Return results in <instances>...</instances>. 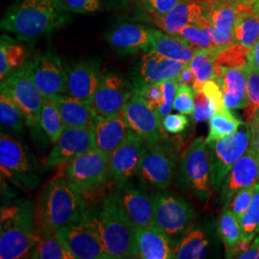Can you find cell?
I'll use <instances>...</instances> for the list:
<instances>
[{
    "label": "cell",
    "mask_w": 259,
    "mask_h": 259,
    "mask_svg": "<svg viewBox=\"0 0 259 259\" xmlns=\"http://www.w3.org/2000/svg\"><path fill=\"white\" fill-rule=\"evenodd\" d=\"M218 232L226 246L232 248L243 238L240 221L231 208H225L218 224Z\"/></svg>",
    "instance_id": "obj_38"
},
{
    "label": "cell",
    "mask_w": 259,
    "mask_h": 259,
    "mask_svg": "<svg viewBox=\"0 0 259 259\" xmlns=\"http://www.w3.org/2000/svg\"><path fill=\"white\" fill-rule=\"evenodd\" d=\"M65 177L83 193L95 191L109 181V157L96 147L91 149L67 163Z\"/></svg>",
    "instance_id": "obj_7"
},
{
    "label": "cell",
    "mask_w": 259,
    "mask_h": 259,
    "mask_svg": "<svg viewBox=\"0 0 259 259\" xmlns=\"http://www.w3.org/2000/svg\"><path fill=\"white\" fill-rule=\"evenodd\" d=\"M57 237L74 259H111L93 228L82 220L56 231Z\"/></svg>",
    "instance_id": "obj_10"
},
{
    "label": "cell",
    "mask_w": 259,
    "mask_h": 259,
    "mask_svg": "<svg viewBox=\"0 0 259 259\" xmlns=\"http://www.w3.org/2000/svg\"><path fill=\"white\" fill-rule=\"evenodd\" d=\"M0 49H2L5 52L11 72L19 69L22 65H25L27 53L24 47L17 44V41L12 37L7 35L1 36Z\"/></svg>",
    "instance_id": "obj_42"
},
{
    "label": "cell",
    "mask_w": 259,
    "mask_h": 259,
    "mask_svg": "<svg viewBox=\"0 0 259 259\" xmlns=\"http://www.w3.org/2000/svg\"><path fill=\"white\" fill-rule=\"evenodd\" d=\"M247 74V94L248 104L244 108V116L247 123H250L259 111V70L248 63L245 65Z\"/></svg>",
    "instance_id": "obj_39"
},
{
    "label": "cell",
    "mask_w": 259,
    "mask_h": 259,
    "mask_svg": "<svg viewBox=\"0 0 259 259\" xmlns=\"http://www.w3.org/2000/svg\"><path fill=\"white\" fill-rule=\"evenodd\" d=\"M139 258H172L170 237L156 225L136 229Z\"/></svg>",
    "instance_id": "obj_26"
},
{
    "label": "cell",
    "mask_w": 259,
    "mask_h": 259,
    "mask_svg": "<svg viewBox=\"0 0 259 259\" xmlns=\"http://www.w3.org/2000/svg\"><path fill=\"white\" fill-rule=\"evenodd\" d=\"M154 225L170 239L185 234L193 220V210L184 199L169 192L153 195Z\"/></svg>",
    "instance_id": "obj_9"
},
{
    "label": "cell",
    "mask_w": 259,
    "mask_h": 259,
    "mask_svg": "<svg viewBox=\"0 0 259 259\" xmlns=\"http://www.w3.org/2000/svg\"><path fill=\"white\" fill-rule=\"evenodd\" d=\"M256 185V184H255ZM255 185L247 186L237 191L232 197L231 202L229 203V208L232 209V212L236 215V217L240 221L242 216L247 211L250 206V202L255 190Z\"/></svg>",
    "instance_id": "obj_45"
},
{
    "label": "cell",
    "mask_w": 259,
    "mask_h": 259,
    "mask_svg": "<svg viewBox=\"0 0 259 259\" xmlns=\"http://www.w3.org/2000/svg\"><path fill=\"white\" fill-rule=\"evenodd\" d=\"M214 108L205 93L199 90L194 91V111L192 113L195 122L209 120L214 114Z\"/></svg>",
    "instance_id": "obj_47"
},
{
    "label": "cell",
    "mask_w": 259,
    "mask_h": 259,
    "mask_svg": "<svg viewBox=\"0 0 259 259\" xmlns=\"http://www.w3.org/2000/svg\"><path fill=\"white\" fill-rule=\"evenodd\" d=\"M250 49L233 41L216 52L214 65L222 67H244L249 63Z\"/></svg>",
    "instance_id": "obj_36"
},
{
    "label": "cell",
    "mask_w": 259,
    "mask_h": 259,
    "mask_svg": "<svg viewBox=\"0 0 259 259\" xmlns=\"http://www.w3.org/2000/svg\"><path fill=\"white\" fill-rule=\"evenodd\" d=\"M147 146L144 139L131 131L126 140L109 157V183L124 184L137 175Z\"/></svg>",
    "instance_id": "obj_12"
},
{
    "label": "cell",
    "mask_w": 259,
    "mask_h": 259,
    "mask_svg": "<svg viewBox=\"0 0 259 259\" xmlns=\"http://www.w3.org/2000/svg\"><path fill=\"white\" fill-rule=\"evenodd\" d=\"M83 220L97 233L111 259L139 257L136 228L110 195L94 209L88 208Z\"/></svg>",
    "instance_id": "obj_2"
},
{
    "label": "cell",
    "mask_w": 259,
    "mask_h": 259,
    "mask_svg": "<svg viewBox=\"0 0 259 259\" xmlns=\"http://www.w3.org/2000/svg\"><path fill=\"white\" fill-rule=\"evenodd\" d=\"M130 130L145 140L147 145L157 143L161 136V119L139 93L134 91L123 110Z\"/></svg>",
    "instance_id": "obj_16"
},
{
    "label": "cell",
    "mask_w": 259,
    "mask_h": 259,
    "mask_svg": "<svg viewBox=\"0 0 259 259\" xmlns=\"http://www.w3.org/2000/svg\"><path fill=\"white\" fill-rule=\"evenodd\" d=\"M215 80L220 83L224 104L229 110L243 109L248 104L247 74L244 67H222L214 65Z\"/></svg>",
    "instance_id": "obj_22"
},
{
    "label": "cell",
    "mask_w": 259,
    "mask_h": 259,
    "mask_svg": "<svg viewBox=\"0 0 259 259\" xmlns=\"http://www.w3.org/2000/svg\"><path fill=\"white\" fill-rule=\"evenodd\" d=\"M250 125L243 122L236 132L225 139L217 140L209 146L211 185L218 190L222 186L230 170L249 148L250 143Z\"/></svg>",
    "instance_id": "obj_6"
},
{
    "label": "cell",
    "mask_w": 259,
    "mask_h": 259,
    "mask_svg": "<svg viewBox=\"0 0 259 259\" xmlns=\"http://www.w3.org/2000/svg\"><path fill=\"white\" fill-rule=\"evenodd\" d=\"M134 91L139 93L143 99L148 104L149 107L157 111L162 104V89L161 83L133 84Z\"/></svg>",
    "instance_id": "obj_44"
},
{
    "label": "cell",
    "mask_w": 259,
    "mask_h": 259,
    "mask_svg": "<svg viewBox=\"0 0 259 259\" xmlns=\"http://www.w3.org/2000/svg\"><path fill=\"white\" fill-rule=\"evenodd\" d=\"M195 24L202 28L208 34L215 48L228 47L234 41L232 30H223L221 28L214 25L205 12H204V14L197 20Z\"/></svg>",
    "instance_id": "obj_41"
},
{
    "label": "cell",
    "mask_w": 259,
    "mask_h": 259,
    "mask_svg": "<svg viewBox=\"0 0 259 259\" xmlns=\"http://www.w3.org/2000/svg\"><path fill=\"white\" fill-rule=\"evenodd\" d=\"M204 11L203 0H180L165 15L154 17L153 19L160 30L167 34L176 35L182 28L196 23Z\"/></svg>",
    "instance_id": "obj_25"
},
{
    "label": "cell",
    "mask_w": 259,
    "mask_h": 259,
    "mask_svg": "<svg viewBox=\"0 0 259 259\" xmlns=\"http://www.w3.org/2000/svg\"><path fill=\"white\" fill-rule=\"evenodd\" d=\"M259 183V156L250 143L246 153L234 163L222 185V197L229 204L234 194L242 188Z\"/></svg>",
    "instance_id": "obj_19"
},
{
    "label": "cell",
    "mask_w": 259,
    "mask_h": 259,
    "mask_svg": "<svg viewBox=\"0 0 259 259\" xmlns=\"http://www.w3.org/2000/svg\"><path fill=\"white\" fill-rule=\"evenodd\" d=\"M249 1H250V3H251V4H252V3H254V2H256V1H257V0H249Z\"/></svg>",
    "instance_id": "obj_58"
},
{
    "label": "cell",
    "mask_w": 259,
    "mask_h": 259,
    "mask_svg": "<svg viewBox=\"0 0 259 259\" xmlns=\"http://www.w3.org/2000/svg\"><path fill=\"white\" fill-rule=\"evenodd\" d=\"M239 259H259V235L250 243V248L237 256Z\"/></svg>",
    "instance_id": "obj_54"
},
{
    "label": "cell",
    "mask_w": 259,
    "mask_h": 259,
    "mask_svg": "<svg viewBox=\"0 0 259 259\" xmlns=\"http://www.w3.org/2000/svg\"><path fill=\"white\" fill-rule=\"evenodd\" d=\"M82 193L65 178L52 181L39 198L38 230L56 232L65 225L82 221L88 211Z\"/></svg>",
    "instance_id": "obj_3"
},
{
    "label": "cell",
    "mask_w": 259,
    "mask_h": 259,
    "mask_svg": "<svg viewBox=\"0 0 259 259\" xmlns=\"http://www.w3.org/2000/svg\"><path fill=\"white\" fill-rule=\"evenodd\" d=\"M208 244V239L202 230L188 229L184 238L174 248L172 258H204L207 252Z\"/></svg>",
    "instance_id": "obj_30"
},
{
    "label": "cell",
    "mask_w": 259,
    "mask_h": 259,
    "mask_svg": "<svg viewBox=\"0 0 259 259\" xmlns=\"http://www.w3.org/2000/svg\"><path fill=\"white\" fill-rule=\"evenodd\" d=\"M178 37H182L196 50L199 49H213L215 48L208 34L202 28L197 26L195 23L188 24L182 28L176 34Z\"/></svg>",
    "instance_id": "obj_43"
},
{
    "label": "cell",
    "mask_w": 259,
    "mask_h": 259,
    "mask_svg": "<svg viewBox=\"0 0 259 259\" xmlns=\"http://www.w3.org/2000/svg\"><path fill=\"white\" fill-rule=\"evenodd\" d=\"M32 76L45 99L66 95L67 70L58 56L48 51L30 61Z\"/></svg>",
    "instance_id": "obj_13"
},
{
    "label": "cell",
    "mask_w": 259,
    "mask_h": 259,
    "mask_svg": "<svg viewBox=\"0 0 259 259\" xmlns=\"http://www.w3.org/2000/svg\"><path fill=\"white\" fill-rule=\"evenodd\" d=\"M67 12L75 14L93 13L100 8L99 0H60Z\"/></svg>",
    "instance_id": "obj_49"
},
{
    "label": "cell",
    "mask_w": 259,
    "mask_h": 259,
    "mask_svg": "<svg viewBox=\"0 0 259 259\" xmlns=\"http://www.w3.org/2000/svg\"><path fill=\"white\" fill-rule=\"evenodd\" d=\"M144 7L153 17L163 16L176 6L180 0H141Z\"/></svg>",
    "instance_id": "obj_51"
},
{
    "label": "cell",
    "mask_w": 259,
    "mask_h": 259,
    "mask_svg": "<svg viewBox=\"0 0 259 259\" xmlns=\"http://www.w3.org/2000/svg\"><path fill=\"white\" fill-rule=\"evenodd\" d=\"M137 175L142 185L165 189L171 185L174 176L173 158L158 142L148 145Z\"/></svg>",
    "instance_id": "obj_15"
},
{
    "label": "cell",
    "mask_w": 259,
    "mask_h": 259,
    "mask_svg": "<svg viewBox=\"0 0 259 259\" xmlns=\"http://www.w3.org/2000/svg\"><path fill=\"white\" fill-rule=\"evenodd\" d=\"M24 116L18 105L9 94L1 91L0 94V121L1 125L11 131L21 133L23 131Z\"/></svg>",
    "instance_id": "obj_37"
},
{
    "label": "cell",
    "mask_w": 259,
    "mask_h": 259,
    "mask_svg": "<svg viewBox=\"0 0 259 259\" xmlns=\"http://www.w3.org/2000/svg\"><path fill=\"white\" fill-rule=\"evenodd\" d=\"M218 49L219 48L199 49L195 52L193 59L189 63L196 77V84L193 89L194 91L200 90L203 83L206 81L215 79L214 61Z\"/></svg>",
    "instance_id": "obj_35"
},
{
    "label": "cell",
    "mask_w": 259,
    "mask_h": 259,
    "mask_svg": "<svg viewBox=\"0 0 259 259\" xmlns=\"http://www.w3.org/2000/svg\"><path fill=\"white\" fill-rule=\"evenodd\" d=\"M54 100L61 111L65 128H94L98 114L93 106L69 95L58 96Z\"/></svg>",
    "instance_id": "obj_27"
},
{
    "label": "cell",
    "mask_w": 259,
    "mask_h": 259,
    "mask_svg": "<svg viewBox=\"0 0 259 259\" xmlns=\"http://www.w3.org/2000/svg\"><path fill=\"white\" fill-rule=\"evenodd\" d=\"M178 83L177 80H168L161 82V89H162V104L157 110V113L162 120L166 115L170 114V112L173 109V104L175 100L177 91H178Z\"/></svg>",
    "instance_id": "obj_48"
},
{
    "label": "cell",
    "mask_w": 259,
    "mask_h": 259,
    "mask_svg": "<svg viewBox=\"0 0 259 259\" xmlns=\"http://www.w3.org/2000/svg\"><path fill=\"white\" fill-rule=\"evenodd\" d=\"M250 125V144L255 149L259 156V111L256 112L254 118L248 123Z\"/></svg>",
    "instance_id": "obj_53"
},
{
    "label": "cell",
    "mask_w": 259,
    "mask_h": 259,
    "mask_svg": "<svg viewBox=\"0 0 259 259\" xmlns=\"http://www.w3.org/2000/svg\"><path fill=\"white\" fill-rule=\"evenodd\" d=\"M243 121L235 117L231 110L224 108L214 112L209 119V132L205 141L207 144L225 139L236 132Z\"/></svg>",
    "instance_id": "obj_32"
},
{
    "label": "cell",
    "mask_w": 259,
    "mask_h": 259,
    "mask_svg": "<svg viewBox=\"0 0 259 259\" xmlns=\"http://www.w3.org/2000/svg\"><path fill=\"white\" fill-rule=\"evenodd\" d=\"M35 247L31 258L74 259L57 237L56 232L37 230Z\"/></svg>",
    "instance_id": "obj_31"
},
{
    "label": "cell",
    "mask_w": 259,
    "mask_h": 259,
    "mask_svg": "<svg viewBox=\"0 0 259 259\" xmlns=\"http://www.w3.org/2000/svg\"><path fill=\"white\" fill-rule=\"evenodd\" d=\"M251 10H252L256 15H258L259 16V0H257L256 2H254V3H252Z\"/></svg>",
    "instance_id": "obj_57"
},
{
    "label": "cell",
    "mask_w": 259,
    "mask_h": 259,
    "mask_svg": "<svg viewBox=\"0 0 259 259\" xmlns=\"http://www.w3.org/2000/svg\"><path fill=\"white\" fill-rule=\"evenodd\" d=\"M151 45L150 50H154L169 59L189 64L197 51L194 47L182 37L163 33L157 29L150 28Z\"/></svg>",
    "instance_id": "obj_28"
},
{
    "label": "cell",
    "mask_w": 259,
    "mask_h": 259,
    "mask_svg": "<svg viewBox=\"0 0 259 259\" xmlns=\"http://www.w3.org/2000/svg\"><path fill=\"white\" fill-rule=\"evenodd\" d=\"M189 120L183 113L168 114L161 120L162 130L169 134L178 135L185 131L188 126Z\"/></svg>",
    "instance_id": "obj_50"
},
{
    "label": "cell",
    "mask_w": 259,
    "mask_h": 259,
    "mask_svg": "<svg viewBox=\"0 0 259 259\" xmlns=\"http://www.w3.org/2000/svg\"><path fill=\"white\" fill-rule=\"evenodd\" d=\"M1 91L9 94L18 105L29 127L36 128L39 125L45 98L33 79L30 62H26L1 81Z\"/></svg>",
    "instance_id": "obj_5"
},
{
    "label": "cell",
    "mask_w": 259,
    "mask_h": 259,
    "mask_svg": "<svg viewBox=\"0 0 259 259\" xmlns=\"http://www.w3.org/2000/svg\"><path fill=\"white\" fill-rule=\"evenodd\" d=\"M101 76L98 60H85L75 64L67 69L66 95L93 106Z\"/></svg>",
    "instance_id": "obj_18"
},
{
    "label": "cell",
    "mask_w": 259,
    "mask_h": 259,
    "mask_svg": "<svg viewBox=\"0 0 259 259\" xmlns=\"http://www.w3.org/2000/svg\"><path fill=\"white\" fill-rule=\"evenodd\" d=\"M39 125L52 143H56L63 134L65 123L54 99H45L39 116Z\"/></svg>",
    "instance_id": "obj_34"
},
{
    "label": "cell",
    "mask_w": 259,
    "mask_h": 259,
    "mask_svg": "<svg viewBox=\"0 0 259 259\" xmlns=\"http://www.w3.org/2000/svg\"><path fill=\"white\" fill-rule=\"evenodd\" d=\"M93 131L96 148L109 157L126 140L131 132L123 113L109 117L98 115Z\"/></svg>",
    "instance_id": "obj_24"
},
{
    "label": "cell",
    "mask_w": 259,
    "mask_h": 259,
    "mask_svg": "<svg viewBox=\"0 0 259 259\" xmlns=\"http://www.w3.org/2000/svg\"><path fill=\"white\" fill-rule=\"evenodd\" d=\"M178 85H188L194 89L196 84V77L189 64L185 66L184 70L176 79Z\"/></svg>",
    "instance_id": "obj_52"
},
{
    "label": "cell",
    "mask_w": 259,
    "mask_h": 259,
    "mask_svg": "<svg viewBox=\"0 0 259 259\" xmlns=\"http://www.w3.org/2000/svg\"><path fill=\"white\" fill-rule=\"evenodd\" d=\"M204 2H208V1H223V2H228V3H232L237 6L241 5H246V4H251L249 0H203Z\"/></svg>",
    "instance_id": "obj_56"
},
{
    "label": "cell",
    "mask_w": 259,
    "mask_h": 259,
    "mask_svg": "<svg viewBox=\"0 0 259 259\" xmlns=\"http://www.w3.org/2000/svg\"><path fill=\"white\" fill-rule=\"evenodd\" d=\"M0 166L2 174L11 180L16 178L25 184L33 180V169L24 149L18 140L4 133L0 136Z\"/></svg>",
    "instance_id": "obj_23"
},
{
    "label": "cell",
    "mask_w": 259,
    "mask_h": 259,
    "mask_svg": "<svg viewBox=\"0 0 259 259\" xmlns=\"http://www.w3.org/2000/svg\"><path fill=\"white\" fill-rule=\"evenodd\" d=\"M249 63L259 70V39L254 45V47L250 49Z\"/></svg>",
    "instance_id": "obj_55"
},
{
    "label": "cell",
    "mask_w": 259,
    "mask_h": 259,
    "mask_svg": "<svg viewBox=\"0 0 259 259\" xmlns=\"http://www.w3.org/2000/svg\"><path fill=\"white\" fill-rule=\"evenodd\" d=\"M173 108L185 115L192 114L194 111V90L188 85H179Z\"/></svg>",
    "instance_id": "obj_46"
},
{
    "label": "cell",
    "mask_w": 259,
    "mask_h": 259,
    "mask_svg": "<svg viewBox=\"0 0 259 259\" xmlns=\"http://www.w3.org/2000/svg\"><path fill=\"white\" fill-rule=\"evenodd\" d=\"M182 174L189 188L201 200L211 194V167L209 146L203 137L194 139L186 150L182 161Z\"/></svg>",
    "instance_id": "obj_8"
},
{
    "label": "cell",
    "mask_w": 259,
    "mask_h": 259,
    "mask_svg": "<svg viewBox=\"0 0 259 259\" xmlns=\"http://www.w3.org/2000/svg\"><path fill=\"white\" fill-rule=\"evenodd\" d=\"M0 227V258H31L37 237L32 204H20L18 214Z\"/></svg>",
    "instance_id": "obj_4"
},
{
    "label": "cell",
    "mask_w": 259,
    "mask_h": 259,
    "mask_svg": "<svg viewBox=\"0 0 259 259\" xmlns=\"http://www.w3.org/2000/svg\"><path fill=\"white\" fill-rule=\"evenodd\" d=\"M204 2V1H203ZM205 13L213 24L223 30H233L235 20L241 8L250 5L237 6L232 3L223 1H208L204 2Z\"/></svg>",
    "instance_id": "obj_33"
},
{
    "label": "cell",
    "mask_w": 259,
    "mask_h": 259,
    "mask_svg": "<svg viewBox=\"0 0 259 259\" xmlns=\"http://www.w3.org/2000/svg\"><path fill=\"white\" fill-rule=\"evenodd\" d=\"M107 41L121 55L147 52L151 45V31L138 23L124 22L111 29L106 36Z\"/></svg>",
    "instance_id": "obj_21"
},
{
    "label": "cell",
    "mask_w": 259,
    "mask_h": 259,
    "mask_svg": "<svg viewBox=\"0 0 259 259\" xmlns=\"http://www.w3.org/2000/svg\"><path fill=\"white\" fill-rule=\"evenodd\" d=\"M251 5L241 8L232 30L233 40L250 50L259 39V16Z\"/></svg>",
    "instance_id": "obj_29"
},
{
    "label": "cell",
    "mask_w": 259,
    "mask_h": 259,
    "mask_svg": "<svg viewBox=\"0 0 259 259\" xmlns=\"http://www.w3.org/2000/svg\"><path fill=\"white\" fill-rule=\"evenodd\" d=\"M243 240L252 242L259 233V183L255 185L250 206L240 219Z\"/></svg>",
    "instance_id": "obj_40"
},
{
    "label": "cell",
    "mask_w": 259,
    "mask_h": 259,
    "mask_svg": "<svg viewBox=\"0 0 259 259\" xmlns=\"http://www.w3.org/2000/svg\"><path fill=\"white\" fill-rule=\"evenodd\" d=\"M110 196L125 217L137 229L154 225L153 196L129 182L114 185Z\"/></svg>",
    "instance_id": "obj_11"
},
{
    "label": "cell",
    "mask_w": 259,
    "mask_h": 259,
    "mask_svg": "<svg viewBox=\"0 0 259 259\" xmlns=\"http://www.w3.org/2000/svg\"><path fill=\"white\" fill-rule=\"evenodd\" d=\"M149 50L142 56L138 66V77L134 84L161 83L168 80H176L186 65Z\"/></svg>",
    "instance_id": "obj_20"
},
{
    "label": "cell",
    "mask_w": 259,
    "mask_h": 259,
    "mask_svg": "<svg viewBox=\"0 0 259 259\" xmlns=\"http://www.w3.org/2000/svg\"><path fill=\"white\" fill-rule=\"evenodd\" d=\"M134 94V87L115 73L102 74L93 97V108L99 116L109 117L123 113Z\"/></svg>",
    "instance_id": "obj_14"
},
{
    "label": "cell",
    "mask_w": 259,
    "mask_h": 259,
    "mask_svg": "<svg viewBox=\"0 0 259 259\" xmlns=\"http://www.w3.org/2000/svg\"><path fill=\"white\" fill-rule=\"evenodd\" d=\"M72 20L60 0H14L0 27L19 40L34 42L65 27Z\"/></svg>",
    "instance_id": "obj_1"
},
{
    "label": "cell",
    "mask_w": 259,
    "mask_h": 259,
    "mask_svg": "<svg viewBox=\"0 0 259 259\" xmlns=\"http://www.w3.org/2000/svg\"><path fill=\"white\" fill-rule=\"evenodd\" d=\"M94 147L96 146L93 129L65 128L47 157V165L53 167L68 163L75 157Z\"/></svg>",
    "instance_id": "obj_17"
}]
</instances>
